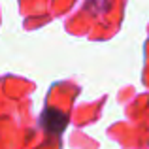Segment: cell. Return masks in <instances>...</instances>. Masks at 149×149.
Returning <instances> with one entry per match:
<instances>
[{"label": "cell", "mask_w": 149, "mask_h": 149, "mask_svg": "<svg viewBox=\"0 0 149 149\" xmlns=\"http://www.w3.org/2000/svg\"><path fill=\"white\" fill-rule=\"evenodd\" d=\"M42 125H44V128L47 132L61 134L66 128V125H68V117H66V113H62L61 109L47 108L44 111V115H42Z\"/></svg>", "instance_id": "1"}]
</instances>
